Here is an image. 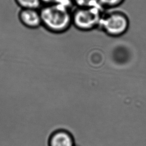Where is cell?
Wrapping results in <instances>:
<instances>
[{
    "instance_id": "obj_1",
    "label": "cell",
    "mask_w": 146,
    "mask_h": 146,
    "mask_svg": "<svg viewBox=\"0 0 146 146\" xmlns=\"http://www.w3.org/2000/svg\"><path fill=\"white\" fill-rule=\"evenodd\" d=\"M42 25L54 33H62L67 30L72 24V12L56 4L47 5L40 10Z\"/></svg>"
},
{
    "instance_id": "obj_2",
    "label": "cell",
    "mask_w": 146,
    "mask_h": 146,
    "mask_svg": "<svg viewBox=\"0 0 146 146\" xmlns=\"http://www.w3.org/2000/svg\"><path fill=\"white\" fill-rule=\"evenodd\" d=\"M102 6L76 8L72 12V24L78 29L90 31L98 28L104 13Z\"/></svg>"
},
{
    "instance_id": "obj_3",
    "label": "cell",
    "mask_w": 146,
    "mask_h": 146,
    "mask_svg": "<svg viewBox=\"0 0 146 146\" xmlns=\"http://www.w3.org/2000/svg\"><path fill=\"white\" fill-rule=\"evenodd\" d=\"M129 24V19L124 13L112 11L104 13L98 28L110 36H119L127 31Z\"/></svg>"
},
{
    "instance_id": "obj_4",
    "label": "cell",
    "mask_w": 146,
    "mask_h": 146,
    "mask_svg": "<svg viewBox=\"0 0 146 146\" xmlns=\"http://www.w3.org/2000/svg\"><path fill=\"white\" fill-rule=\"evenodd\" d=\"M18 17L21 22L28 28L36 29L42 25L39 9H21Z\"/></svg>"
},
{
    "instance_id": "obj_5",
    "label": "cell",
    "mask_w": 146,
    "mask_h": 146,
    "mask_svg": "<svg viewBox=\"0 0 146 146\" xmlns=\"http://www.w3.org/2000/svg\"><path fill=\"white\" fill-rule=\"evenodd\" d=\"M49 146H75V140L72 134L65 129L54 131L48 140Z\"/></svg>"
},
{
    "instance_id": "obj_6",
    "label": "cell",
    "mask_w": 146,
    "mask_h": 146,
    "mask_svg": "<svg viewBox=\"0 0 146 146\" xmlns=\"http://www.w3.org/2000/svg\"><path fill=\"white\" fill-rule=\"evenodd\" d=\"M22 9H39L41 7L40 0H15Z\"/></svg>"
},
{
    "instance_id": "obj_7",
    "label": "cell",
    "mask_w": 146,
    "mask_h": 146,
    "mask_svg": "<svg viewBox=\"0 0 146 146\" xmlns=\"http://www.w3.org/2000/svg\"><path fill=\"white\" fill-rule=\"evenodd\" d=\"M73 5L76 8H87L101 6L98 0H72Z\"/></svg>"
},
{
    "instance_id": "obj_8",
    "label": "cell",
    "mask_w": 146,
    "mask_h": 146,
    "mask_svg": "<svg viewBox=\"0 0 146 146\" xmlns=\"http://www.w3.org/2000/svg\"><path fill=\"white\" fill-rule=\"evenodd\" d=\"M100 5L104 9H112L120 6L124 0H98Z\"/></svg>"
},
{
    "instance_id": "obj_9",
    "label": "cell",
    "mask_w": 146,
    "mask_h": 146,
    "mask_svg": "<svg viewBox=\"0 0 146 146\" xmlns=\"http://www.w3.org/2000/svg\"><path fill=\"white\" fill-rule=\"evenodd\" d=\"M42 2V3L44 5H51L54 4L56 0H40Z\"/></svg>"
},
{
    "instance_id": "obj_10",
    "label": "cell",
    "mask_w": 146,
    "mask_h": 146,
    "mask_svg": "<svg viewBox=\"0 0 146 146\" xmlns=\"http://www.w3.org/2000/svg\"><path fill=\"white\" fill-rule=\"evenodd\" d=\"M75 146H78V145H75Z\"/></svg>"
}]
</instances>
